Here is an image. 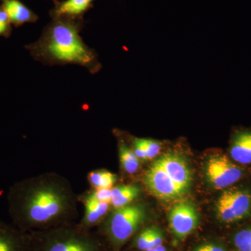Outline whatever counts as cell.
I'll list each match as a JSON object with an SVG mask.
<instances>
[{"mask_svg": "<svg viewBox=\"0 0 251 251\" xmlns=\"http://www.w3.org/2000/svg\"><path fill=\"white\" fill-rule=\"evenodd\" d=\"M7 201L12 224L23 232L72 224L79 216V198L72 185L55 173L18 181L10 188Z\"/></svg>", "mask_w": 251, "mask_h": 251, "instance_id": "1", "label": "cell"}, {"mask_svg": "<svg viewBox=\"0 0 251 251\" xmlns=\"http://www.w3.org/2000/svg\"><path fill=\"white\" fill-rule=\"evenodd\" d=\"M84 24L83 18H52L39 39L25 48L33 58L45 65L75 64L85 68L90 74H97L102 65L95 50L81 37Z\"/></svg>", "mask_w": 251, "mask_h": 251, "instance_id": "2", "label": "cell"}, {"mask_svg": "<svg viewBox=\"0 0 251 251\" xmlns=\"http://www.w3.org/2000/svg\"><path fill=\"white\" fill-rule=\"evenodd\" d=\"M143 180L148 191L155 197L162 201H176L189 191L193 174L184 157L170 151L152 163Z\"/></svg>", "mask_w": 251, "mask_h": 251, "instance_id": "3", "label": "cell"}, {"mask_svg": "<svg viewBox=\"0 0 251 251\" xmlns=\"http://www.w3.org/2000/svg\"><path fill=\"white\" fill-rule=\"evenodd\" d=\"M31 251H110L101 236L76 223L31 231Z\"/></svg>", "mask_w": 251, "mask_h": 251, "instance_id": "4", "label": "cell"}, {"mask_svg": "<svg viewBox=\"0 0 251 251\" xmlns=\"http://www.w3.org/2000/svg\"><path fill=\"white\" fill-rule=\"evenodd\" d=\"M146 207L142 203H130L114 209L98 226V233L105 239L110 251H121L139 232L147 220Z\"/></svg>", "mask_w": 251, "mask_h": 251, "instance_id": "5", "label": "cell"}, {"mask_svg": "<svg viewBox=\"0 0 251 251\" xmlns=\"http://www.w3.org/2000/svg\"><path fill=\"white\" fill-rule=\"evenodd\" d=\"M239 183L222 190L216 201V216L222 224H239L251 218V188Z\"/></svg>", "mask_w": 251, "mask_h": 251, "instance_id": "6", "label": "cell"}, {"mask_svg": "<svg viewBox=\"0 0 251 251\" xmlns=\"http://www.w3.org/2000/svg\"><path fill=\"white\" fill-rule=\"evenodd\" d=\"M205 173L213 187L224 190L241 182L247 174V170L232 161L228 155L219 153L207 160Z\"/></svg>", "mask_w": 251, "mask_h": 251, "instance_id": "7", "label": "cell"}, {"mask_svg": "<svg viewBox=\"0 0 251 251\" xmlns=\"http://www.w3.org/2000/svg\"><path fill=\"white\" fill-rule=\"evenodd\" d=\"M168 222L175 237L184 240L197 228L199 224V216L196 206L191 202H176L169 211Z\"/></svg>", "mask_w": 251, "mask_h": 251, "instance_id": "8", "label": "cell"}, {"mask_svg": "<svg viewBox=\"0 0 251 251\" xmlns=\"http://www.w3.org/2000/svg\"><path fill=\"white\" fill-rule=\"evenodd\" d=\"M0 251H31V236L0 220Z\"/></svg>", "mask_w": 251, "mask_h": 251, "instance_id": "9", "label": "cell"}, {"mask_svg": "<svg viewBox=\"0 0 251 251\" xmlns=\"http://www.w3.org/2000/svg\"><path fill=\"white\" fill-rule=\"evenodd\" d=\"M228 156L240 166H251V128H239L234 130L231 136Z\"/></svg>", "mask_w": 251, "mask_h": 251, "instance_id": "10", "label": "cell"}, {"mask_svg": "<svg viewBox=\"0 0 251 251\" xmlns=\"http://www.w3.org/2000/svg\"><path fill=\"white\" fill-rule=\"evenodd\" d=\"M82 202L85 205V214L78 224L84 229L92 230L94 227H98L108 215L111 204L98 201L91 193L86 195Z\"/></svg>", "mask_w": 251, "mask_h": 251, "instance_id": "11", "label": "cell"}, {"mask_svg": "<svg viewBox=\"0 0 251 251\" xmlns=\"http://www.w3.org/2000/svg\"><path fill=\"white\" fill-rule=\"evenodd\" d=\"M0 5L15 27H21L26 23H36L39 20L37 15L21 0H1Z\"/></svg>", "mask_w": 251, "mask_h": 251, "instance_id": "12", "label": "cell"}, {"mask_svg": "<svg viewBox=\"0 0 251 251\" xmlns=\"http://www.w3.org/2000/svg\"><path fill=\"white\" fill-rule=\"evenodd\" d=\"M95 0H53L54 6L50 11V18L67 16L83 18L84 14L93 7Z\"/></svg>", "mask_w": 251, "mask_h": 251, "instance_id": "13", "label": "cell"}, {"mask_svg": "<svg viewBox=\"0 0 251 251\" xmlns=\"http://www.w3.org/2000/svg\"><path fill=\"white\" fill-rule=\"evenodd\" d=\"M140 188L138 185L128 184L112 188L110 204L113 209L128 205L140 196Z\"/></svg>", "mask_w": 251, "mask_h": 251, "instance_id": "14", "label": "cell"}, {"mask_svg": "<svg viewBox=\"0 0 251 251\" xmlns=\"http://www.w3.org/2000/svg\"><path fill=\"white\" fill-rule=\"evenodd\" d=\"M119 156L122 169L128 174H135L140 168V159L123 140L119 142Z\"/></svg>", "mask_w": 251, "mask_h": 251, "instance_id": "15", "label": "cell"}, {"mask_svg": "<svg viewBox=\"0 0 251 251\" xmlns=\"http://www.w3.org/2000/svg\"><path fill=\"white\" fill-rule=\"evenodd\" d=\"M89 183L94 190L111 189L116 183V175L105 170L90 172L87 176Z\"/></svg>", "mask_w": 251, "mask_h": 251, "instance_id": "16", "label": "cell"}, {"mask_svg": "<svg viewBox=\"0 0 251 251\" xmlns=\"http://www.w3.org/2000/svg\"><path fill=\"white\" fill-rule=\"evenodd\" d=\"M154 227L142 229L135 234L131 248L139 251H145L152 248V235Z\"/></svg>", "mask_w": 251, "mask_h": 251, "instance_id": "17", "label": "cell"}, {"mask_svg": "<svg viewBox=\"0 0 251 251\" xmlns=\"http://www.w3.org/2000/svg\"><path fill=\"white\" fill-rule=\"evenodd\" d=\"M232 242L237 251H251V226L238 230Z\"/></svg>", "mask_w": 251, "mask_h": 251, "instance_id": "18", "label": "cell"}, {"mask_svg": "<svg viewBox=\"0 0 251 251\" xmlns=\"http://www.w3.org/2000/svg\"><path fill=\"white\" fill-rule=\"evenodd\" d=\"M138 138L140 145H142L146 153L148 159H152L159 153L161 151V143L153 139Z\"/></svg>", "mask_w": 251, "mask_h": 251, "instance_id": "19", "label": "cell"}, {"mask_svg": "<svg viewBox=\"0 0 251 251\" xmlns=\"http://www.w3.org/2000/svg\"><path fill=\"white\" fill-rule=\"evenodd\" d=\"M12 30V24L9 16L0 5V36L7 39L11 36Z\"/></svg>", "mask_w": 251, "mask_h": 251, "instance_id": "20", "label": "cell"}, {"mask_svg": "<svg viewBox=\"0 0 251 251\" xmlns=\"http://www.w3.org/2000/svg\"><path fill=\"white\" fill-rule=\"evenodd\" d=\"M90 193L96 199L99 201L108 203L111 202L112 188L111 189H94V191Z\"/></svg>", "mask_w": 251, "mask_h": 251, "instance_id": "21", "label": "cell"}, {"mask_svg": "<svg viewBox=\"0 0 251 251\" xmlns=\"http://www.w3.org/2000/svg\"><path fill=\"white\" fill-rule=\"evenodd\" d=\"M194 251H227L224 248L213 244H206L200 246Z\"/></svg>", "mask_w": 251, "mask_h": 251, "instance_id": "22", "label": "cell"}, {"mask_svg": "<svg viewBox=\"0 0 251 251\" xmlns=\"http://www.w3.org/2000/svg\"><path fill=\"white\" fill-rule=\"evenodd\" d=\"M163 235L161 231L154 227L152 235V248L163 244Z\"/></svg>", "mask_w": 251, "mask_h": 251, "instance_id": "23", "label": "cell"}, {"mask_svg": "<svg viewBox=\"0 0 251 251\" xmlns=\"http://www.w3.org/2000/svg\"><path fill=\"white\" fill-rule=\"evenodd\" d=\"M156 251H167L166 247L163 245V244H161V245L156 246L153 248Z\"/></svg>", "mask_w": 251, "mask_h": 251, "instance_id": "24", "label": "cell"}, {"mask_svg": "<svg viewBox=\"0 0 251 251\" xmlns=\"http://www.w3.org/2000/svg\"><path fill=\"white\" fill-rule=\"evenodd\" d=\"M145 251H155V249H153V248H151V249H148V250H146Z\"/></svg>", "mask_w": 251, "mask_h": 251, "instance_id": "25", "label": "cell"}, {"mask_svg": "<svg viewBox=\"0 0 251 251\" xmlns=\"http://www.w3.org/2000/svg\"><path fill=\"white\" fill-rule=\"evenodd\" d=\"M1 0H0V2H1Z\"/></svg>", "mask_w": 251, "mask_h": 251, "instance_id": "26", "label": "cell"}]
</instances>
